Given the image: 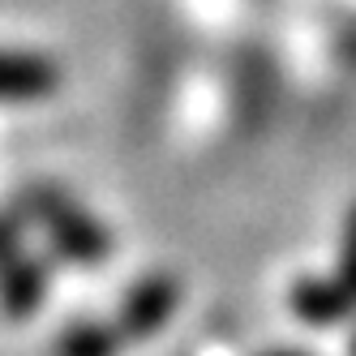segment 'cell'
<instances>
[{"label": "cell", "instance_id": "cell-1", "mask_svg": "<svg viewBox=\"0 0 356 356\" xmlns=\"http://www.w3.org/2000/svg\"><path fill=\"white\" fill-rule=\"evenodd\" d=\"M288 305L305 326H339L356 314V202L343 215V241H339L335 270L322 279L300 275L288 288Z\"/></svg>", "mask_w": 356, "mask_h": 356}, {"label": "cell", "instance_id": "cell-2", "mask_svg": "<svg viewBox=\"0 0 356 356\" xmlns=\"http://www.w3.org/2000/svg\"><path fill=\"white\" fill-rule=\"evenodd\" d=\"M26 207L31 215L47 227V241L60 253L65 262H78V266H99L112 258V232L95 215H86L78 202H69L60 189L52 185H39L26 193Z\"/></svg>", "mask_w": 356, "mask_h": 356}, {"label": "cell", "instance_id": "cell-3", "mask_svg": "<svg viewBox=\"0 0 356 356\" xmlns=\"http://www.w3.org/2000/svg\"><path fill=\"white\" fill-rule=\"evenodd\" d=\"M176 305H181V284L172 275L155 270V275H142L129 284V292L120 296V309H116V330L124 343H138V339H150L172 322Z\"/></svg>", "mask_w": 356, "mask_h": 356}, {"label": "cell", "instance_id": "cell-4", "mask_svg": "<svg viewBox=\"0 0 356 356\" xmlns=\"http://www.w3.org/2000/svg\"><path fill=\"white\" fill-rule=\"evenodd\" d=\"M47 284H52V262L22 249L13 262L0 266V318L9 322L35 318L39 305L47 300Z\"/></svg>", "mask_w": 356, "mask_h": 356}, {"label": "cell", "instance_id": "cell-5", "mask_svg": "<svg viewBox=\"0 0 356 356\" xmlns=\"http://www.w3.org/2000/svg\"><path fill=\"white\" fill-rule=\"evenodd\" d=\"M60 90V65L43 52H0V104H35Z\"/></svg>", "mask_w": 356, "mask_h": 356}, {"label": "cell", "instance_id": "cell-6", "mask_svg": "<svg viewBox=\"0 0 356 356\" xmlns=\"http://www.w3.org/2000/svg\"><path fill=\"white\" fill-rule=\"evenodd\" d=\"M124 339L116 322H104V318H78L69 322L56 343H52V356H120Z\"/></svg>", "mask_w": 356, "mask_h": 356}, {"label": "cell", "instance_id": "cell-7", "mask_svg": "<svg viewBox=\"0 0 356 356\" xmlns=\"http://www.w3.org/2000/svg\"><path fill=\"white\" fill-rule=\"evenodd\" d=\"M22 253V219L9 215V211H0V266L13 262Z\"/></svg>", "mask_w": 356, "mask_h": 356}, {"label": "cell", "instance_id": "cell-8", "mask_svg": "<svg viewBox=\"0 0 356 356\" xmlns=\"http://www.w3.org/2000/svg\"><path fill=\"white\" fill-rule=\"evenodd\" d=\"M262 356H309V352H292V348H279V352H262Z\"/></svg>", "mask_w": 356, "mask_h": 356}, {"label": "cell", "instance_id": "cell-9", "mask_svg": "<svg viewBox=\"0 0 356 356\" xmlns=\"http://www.w3.org/2000/svg\"><path fill=\"white\" fill-rule=\"evenodd\" d=\"M352 356H356V335H352Z\"/></svg>", "mask_w": 356, "mask_h": 356}]
</instances>
